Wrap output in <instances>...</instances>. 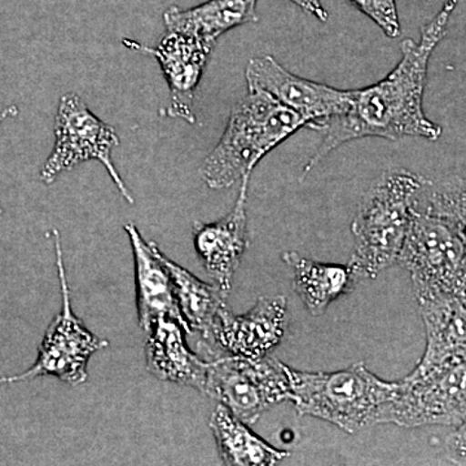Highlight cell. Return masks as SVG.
I'll list each match as a JSON object with an SVG mask.
<instances>
[{
    "label": "cell",
    "mask_w": 466,
    "mask_h": 466,
    "mask_svg": "<svg viewBox=\"0 0 466 466\" xmlns=\"http://www.w3.org/2000/svg\"><path fill=\"white\" fill-rule=\"evenodd\" d=\"M147 370L162 381L204 390L208 361L187 345L182 325L170 318H159L147 328Z\"/></svg>",
    "instance_id": "obj_16"
},
{
    "label": "cell",
    "mask_w": 466,
    "mask_h": 466,
    "mask_svg": "<svg viewBox=\"0 0 466 466\" xmlns=\"http://www.w3.org/2000/svg\"><path fill=\"white\" fill-rule=\"evenodd\" d=\"M422 177L394 168L380 175L368 189L351 226L355 248L348 266L359 281L397 265Z\"/></svg>",
    "instance_id": "obj_4"
},
{
    "label": "cell",
    "mask_w": 466,
    "mask_h": 466,
    "mask_svg": "<svg viewBox=\"0 0 466 466\" xmlns=\"http://www.w3.org/2000/svg\"><path fill=\"white\" fill-rule=\"evenodd\" d=\"M258 0H208L198 7L183 9L173 5L164 14L167 32L186 34L217 45L223 34L256 23Z\"/></svg>",
    "instance_id": "obj_17"
},
{
    "label": "cell",
    "mask_w": 466,
    "mask_h": 466,
    "mask_svg": "<svg viewBox=\"0 0 466 466\" xmlns=\"http://www.w3.org/2000/svg\"><path fill=\"white\" fill-rule=\"evenodd\" d=\"M283 259L293 269L294 291L314 317H321L330 303L360 283L349 266L315 262L297 251H287Z\"/></svg>",
    "instance_id": "obj_18"
},
{
    "label": "cell",
    "mask_w": 466,
    "mask_h": 466,
    "mask_svg": "<svg viewBox=\"0 0 466 466\" xmlns=\"http://www.w3.org/2000/svg\"><path fill=\"white\" fill-rule=\"evenodd\" d=\"M124 43L126 47L142 51L158 61L170 88L171 101L167 115L195 124L193 101L196 90L216 46L174 32L165 34L156 48L146 47L130 39Z\"/></svg>",
    "instance_id": "obj_12"
},
{
    "label": "cell",
    "mask_w": 466,
    "mask_h": 466,
    "mask_svg": "<svg viewBox=\"0 0 466 466\" xmlns=\"http://www.w3.org/2000/svg\"><path fill=\"white\" fill-rule=\"evenodd\" d=\"M248 90L262 91L299 113L309 128L348 112L354 90L345 91L293 75L269 55L253 57L245 69Z\"/></svg>",
    "instance_id": "obj_11"
},
{
    "label": "cell",
    "mask_w": 466,
    "mask_h": 466,
    "mask_svg": "<svg viewBox=\"0 0 466 466\" xmlns=\"http://www.w3.org/2000/svg\"><path fill=\"white\" fill-rule=\"evenodd\" d=\"M458 2L446 0L433 20L422 27L419 42H401V58L390 75L370 87L354 90L348 112L314 128L324 134V139L303 174L352 140L370 137L389 140L424 137L431 142L440 139L441 126L424 112V92L431 55L449 32L450 18Z\"/></svg>",
    "instance_id": "obj_1"
},
{
    "label": "cell",
    "mask_w": 466,
    "mask_h": 466,
    "mask_svg": "<svg viewBox=\"0 0 466 466\" xmlns=\"http://www.w3.org/2000/svg\"><path fill=\"white\" fill-rule=\"evenodd\" d=\"M56 267L61 290V311L52 320L41 346L38 358L25 372L15 376L0 377V385L25 382L38 377H55L70 386L82 385L87 381L88 360L95 352L106 349L109 342L95 336L86 328L72 309L69 285H67L66 263L60 233L52 229Z\"/></svg>",
    "instance_id": "obj_6"
},
{
    "label": "cell",
    "mask_w": 466,
    "mask_h": 466,
    "mask_svg": "<svg viewBox=\"0 0 466 466\" xmlns=\"http://www.w3.org/2000/svg\"><path fill=\"white\" fill-rule=\"evenodd\" d=\"M466 420V361L410 373L397 382L390 400L381 407L377 424L401 428L428 425L461 426Z\"/></svg>",
    "instance_id": "obj_9"
},
{
    "label": "cell",
    "mask_w": 466,
    "mask_h": 466,
    "mask_svg": "<svg viewBox=\"0 0 466 466\" xmlns=\"http://www.w3.org/2000/svg\"><path fill=\"white\" fill-rule=\"evenodd\" d=\"M250 177L241 180L235 207L214 223H193V242L202 265L214 283L227 297L232 289L233 275L240 266L248 244V186Z\"/></svg>",
    "instance_id": "obj_13"
},
{
    "label": "cell",
    "mask_w": 466,
    "mask_h": 466,
    "mask_svg": "<svg viewBox=\"0 0 466 466\" xmlns=\"http://www.w3.org/2000/svg\"><path fill=\"white\" fill-rule=\"evenodd\" d=\"M465 424L456 426L455 431L447 437V456L455 464L465 465Z\"/></svg>",
    "instance_id": "obj_22"
},
{
    "label": "cell",
    "mask_w": 466,
    "mask_h": 466,
    "mask_svg": "<svg viewBox=\"0 0 466 466\" xmlns=\"http://www.w3.org/2000/svg\"><path fill=\"white\" fill-rule=\"evenodd\" d=\"M125 231L133 249L140 327L147 330L156 319L170 318L182 325L184 332L192 333L177 306L170 275L153 249L152 241L144 240L134 223H127Z\"/></svg>",
    "instance_id": "obj_15"
},
{
    "label": "cell",
    "mask_w": 466,
    "mask_h": 466,
    "mask_svg": "<svg viewBox=\"0 0 466 466\" xmlns=\"http://www.w3.org/2000/svg\"><path fill=\"white\" fill-rule=\"evenodd\" d=\"M247 425L289 400L287 364L275 358L220 357L208 361L204 390Z\"/></svg>",
    "instance_id": "obj_7"
},
{
    "label": "cell",
    "mask_w": 466,
    "mask_h": 466,
    "mask_svg": "<svg viewBox=\"0 0 466 466\" xmlns=\"http://www.w3.org/2000/svg\"><path fill=\"white\" fill-rule=\"evenodd\" d=\"M465 225L464 179L422 177L397 263L410 272L416 297L450 293L465 299Z\"/></svg>",
    "instance_id": "obj_2"
},
{
    "label": "cell",
    "mask_w": 466,
    "mask_h": 466,
    "mask_svg": "<svg viewBox=\"0 0 466 466\" xmlns=\"http://www.w3.org/2000/svg\"><path fill=\"white\" fill-rule=\"evenodd\" d=\"M208 426L225 465L274 466L290 456L288 451L275 449L254 434L245 422L220 403L211 413Z\"/></svg>",
    "instance_id": "obj_19"
},
{
    "label": "cell",
    "mask_w": 466,
    "mask_h": 466,
    "mask_svg": "<svg viewBox=\"0 0 466 466\" xmlns=\"http://www.w3.org/2000/svg\"><path fill=\"white\" fill-rule=\"evenodd\" d=\"M113 126L101 121L76 94L64 95L55 118V146L41 171V180L52 184L58 175L87 161H99L108 171L116 189L128 204H134L130 189L113 164V149L119 147Z\"/></svg>",
    "instance_id": "obj_8"
},
{
    "label": "cell",
    "mask_w": 466,
    "mask_h": 466,
    "mask_svg": "<svg viewBox=\"0 0 466 466\" xmlns=\"http://www.w3.org/2000/svg\"><path fill=\"white\" fill-rule=\"evenodd\" d=\"M18 115V108L16 106H9L7 108L3 109L2 112H0V124H2L5 119L9 118V116H16ZM3 208L2 204H0V216L3 214Z\"/></svg>",
    "instance_id": "obj_24"
},
{
    "label": "cell",
    "mask_w": 466,
    "mask_h": 466,
    "mask_svg": "<svg viewBox=\"0 0 466 466\" xmlns=\"http://www.w3.org/2000/svg\"><path fill=\"white\" fill-rule=\"evenodd\" d=\"M357 5L366 16L375 21L383 33L390 38H397L400 34V15L395 0H350Z\"/></svg>",
    "instance_id": "obj_21"
},
{
    "label": "cell",
    "mask_w": 466,
    "mask_h": 466,
    "mask_svg": "<svg viewBox=\"0 0 466 466\" xmlns=\"http://www.w3.org/2000/svg\"><path fill=\"white\" fill-rule=\"evenodd\" d=\"M290 398L299 416H312L358 433L377 425L380 410L397 382L383 381L357 363L337 372H302L287 366Z\"/></svg>",
    "instance_id": "obj_5"
},
{
    "label": "cell",
    "mask_w": 466,
    "mask_h": 466,
    "mask_svg": "<svg viewBox=\"0 0 466 466\" xmlns=\"http://www.w3.org/2000/svg\"><path fill=\"white\" fill-rule=\"evenodd\" d=\"M287 314L288 299L284 296L259 297L244 315H233L223 309L198 346L213 359L266 357L284 339Z\"/></svg>",
    "instance_id": "obj_10"
},
{
    "label": "cell",
    "mask_w": 466,
    "mask_h": 466,
    "mask_svg": "<svg viewBox=\"0 0 466 466\" xmlns=\"http://www.w3.org/2000/svg\"><path fill=\"white\" fill-rule=\"evenodd\" d=\"M308 121L262 91L249 94L233 106L225 134L205 158L201 177L211 189H226L250 177L267 153Z\"/></svg>",
    "instance_id": "obj_3"
},
{
    "label": "cell",
    "mask_w": 466,
    "mask_h": 466,
    "mask_svg": "<svg viewBox=\"0 0 466 466\" xmlns=\"http://www.w3.org/2000/svg\"><path fill=\"white\" fill-rule=\"evenodd\" d=\"M425 324L426 350L412 375L466 361L464 297L431 293L416 297Z\"/></svg>",
    "instance_id": "obj_14"
},
{
    "label": "cell",
    "mask_w": 466,
    "mask_h": 466,
    "mask_svg": "<svg viewBox=\"0 0 466 466\" xmlns=\"http://www.w3.org/2000/svg\"><path fill=\"white\" fill-rule=\"evenodd\" d=\"M153 249L159 260L167 267L173 283L175 299L182 312L184 320L191 332H200L202 336L213 328L220 311L226 309L225 294L217 285L204 283L186 268L168 259L157 244L152 241Z\"/></svg>",
    "instance_id": "obj_20"
},
{
    "label": "cell",
    "mask_w": 466,
    "mask_h": 466,
    "mask_svg": "<svg viewBox=\"0 0 466 466\" xmlns=\"http://www.w3.org/2000/svg\"><path fill=\"white\" fill-rule=\"evenodd\" d=\"M291 2L296 3L303 11L319 18V20H328V12L325 11L320 0H291Z\"/></svg>",
    "instance_id": "obj_23"
}]
</instances>
